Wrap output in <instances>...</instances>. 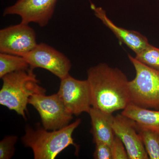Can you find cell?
<instances>
[{
    "instance_id": "ba28073f",
    "label": "cell",
    "mask_w": 159,
    "mask_h": 159,
    "mask_svg": "<svg viewBox=\"0 0 159 159\" xmlns=\"http://www.w3.org/2000/svg\"><path fill=\"white\" fill-rule=\"evenodd\" d=\"M34 29L21 22L0 30V52L24 57L37 45Z\"/></svg>"
},
{
    "instance_id": "d6986e66",
    "label": "cell",
    "mask_w": 159,
    "mask_h": 159,
    "mask_svg": "<svg viewBox=\"0 0 159 159\" xmlns=\"http://www.w3.org/2000/svg\"><path fill=\"white\" fill-rule=\"evenodd\" d=\"M93 153L95 159H112L111 145L102 142H97Z\"/></svg>"
},
{
    "instance_id": "ac0fdd59",
    "label": "cell",
    "mask_w": 159,
    "mask_h": 159,
    "mask_svg": "<svg viewBox=\"0 0 159 159\" xmlns=\"http://www.w3.org/2000/svg\"><path fill=\"white\" fill-rule=\"evenodd\" d=\"M112 159H129L128 153L124 144L116 135L111 145Z\"/></svg>"
},
{
    "instance_id": "e0dca14e",
    "label": "cell",
    "mask_w": 159,
    "mask_h": 159,
    "mask_svg": "<svg viewBox=\"0 0 159 159\" xmlns=\"http://www.w3.org/2000/svg\"><path fill=\"white\" fill-rule=\"evenodd\" d=\"M18 141L16 135L6 136L0 142V159H10L14 155Z\"/></svg>"
},
{
    "instance_id": "9a60e30c",
    "label": "cell",
    "mask_w": 159,
    "mask_h": 159,
    "mask_svg": "<svg viewBox=\"0 0 159 159\" xmlns=\"http://www.w3.org/2000/svg\"><path fill=\"white\" fill-rule=\"evenodd\" d=\"M137 125L149 158L159 159V131Z\"/></svg>"
},
{
    "instance_id": "9c48e42d",
    "label": "cell",
    "mask_w": 159,
    "mask_h": 159,
    "mask_svg": "<svg viewBox=\"0 0 159 159\" xmlns=\"http://www.w3.org/2000/svg\"><path fill=\"white\" fill-rule=\"evenodd\" d=\"M57 0H17L5 8L3 15H17L21 22L34 23L41 27L48 25L54 14Z\"/></svg>"
},
{
    "instance_id": "4fadbf2b",
    "label": "cell",
    "mask_w": 159,
    "mask_h": 159,
    "mask_svg": "<svg viewBox=\"0 0 159 159\" xmlns=\"http://www.w3.org/2000/svg\"><path fill=\"white\" fill-rule=\"evenodd\" d=\"M121 113L134 120L138 126L159 131V110L143 108L130 102Z\"/></svg>"
},
{
    "instance_id": "6da1fadb",
    "label": "cell",
    "mask_w": 159,
    "mask_h": 159,
    "mask_svg": "<svg viewBox=\"0 0 159 159\" xmlns=\"http://www.w3.org/2000/svg\"><path fill=\"white\" fill-rule=\"evenodd\" d=\"M87 79L90 87L92 107L113 114L130 103L129 81L120 69L100 63L88 70Z\"/></svg>"
},
{
    "instance_id": "30bf717a",
    "label": "cell",
    "mask_w": 159,
    "mask_h": 159,
    "mask_svg": "<svg viewBox=\"0 0 159 159\" xmlns=\"http://www.w3.org/2000/svg\"><path fill=\"white\" fill-rule=\"evenodd\" d=\"M112 125L115 135L124 144L129 159H149L136 122L121 113L114 117Z\"/></svg>"
},
{
    "instance_id": "7a4b0ae2",
    "label": "cell",
    "mask_w": 159,
    "mask_h": 159,
    "mask_svg": "<svg viewBox=\"0 0 159 159\" xmlns=\"http://www.w3.org/2000/svg\"><path fill=\"white\" fill-rule=\"evenodd\" d=\"M1 79L3 84L0 90V104L26 119L30 97L45 94L46 90L40 85L31 69L12 72Z\"/></svg>"
},
{
    "instance_id": "5b68a950",
    "label": "cell",
    "mask_w": 159,
    "mask_h": 159,
    "mask_svg": "<svg viewBox=\"0 0 159 159\" xmlns=\"http://www.w3.org/2000/svg\"><path fill=\"white\" fill-rule=\"evenodd\" d=\"M29 103L39 114L43 127L55 130L67 126L73 116L66 107L57 93L50 96L37 94L30 97Z\"/></svg>"
},
{
    "instance_id": "3957f363",
    "label": "cell",
    "mask_w": 159,
    "mask_h": 159,
    "mask_svg": "<svg viewBox=\"0 0 159 159\" xmlns=\"http://www.w3.org/2000/svg\"><path fill=\"white\" fill-rule=\"evenodd\" d=\"M81 122V119H78L67 126L55 130L28 126L22 142L26 147L31 148L34 159H54L70 145L77 148L73 134Z\"/></svg>"
},
{
    "instance_id": "277c9868",
    "label": "cell",
    "mask_w": 159,
    "mask_h": 159,
    "mask_svg": "<svg viewBox=\"0 0 159 159\" xmlns=\"http://www.w3.org/2000/svg\"><path fill=\"white\" fill-rule=\"evenodd\" d=\"M135 70V77L129 81L131 102L147 109L159 110V70L149 67L129 54Z\"/></svg>"
},
{
    "instance_id": "5bb4252c",
    "label": "cell",
    "mask_w": 159,
    "mask_h": 159,
    "mask_svg": "<svg viewBox=\"0 0 159 159\" xmlns=\"http://www.w3.org/2000/svg\"><path fill=\"white\" fill-rule=\"evenodd\" d=\"M29 69L30 66L25 57L0 53V78L12 72Z\"/></svg>"
},
{
    "instance_id": "2e32d148",
    "label": "cell",
    "mask_w": 159,
    "mask_h": 159,
    "mask_svg": "<svg viewBox=\"0 0 159 159\" xmlns=\"http://www.w3.org/2000/svg\"><path fill=\"white\" fill-rule=\"evenodd\" d=\"M143 64L159 70V48L149 45L136 54L134 57Z\"/></svg>"
},
{
    "instance_id": "7c38bea8",
    "label": "cell",
    "mask_w": 159,
    "mask_h": 159,
    "mask_svg": "<svg viewBox=\"0 0 159 159\" xmlns=\"http://www.w3.org/2000/svg\"><path fill=\"white\" fill-rule=\"evenodd\" d=\"M88 114L91 119V132L94 143L102 142L111 145L116 136L112 125L114 117L113 114L93 107Z\"/></svg>"
},
{
    "instance_id": "8fae6325",
    "label": "cell",
    "mask_w": 159,
    "mask_h": 159,
    "mask_svg": "<svg viewBox=\"0 0 159 159\" xmlns=\"http://www.w3.org/2000/svg\"><path fill=\"white\" fill-rule=\"evenodd\" d=\"M91 7L95 16L110 29L119 41L126 45L135 54L150 44L147 37L138 31L123 29L115 25L101 7H97L93 4H91Z\"/></svg>"
},
{
    "instance_id": "8992f818",
    "label": "cell",
    "mask_w": 159,
    "mask_h": 159,
    "mask_svg": "<svg viewBox=\"0 0 159 159\" xmlns=\"http://www.w3.org/2000/svg\"><path fill=\"white\" fill-rule=\"evenodd\" d=\"M57 93L73 115L88 113L92 107L90 87L87 79H77L69 74L61 80Z\"/></svg>"
},
{
    "instance_id": "52a82bcc",
    "label": "cell",
    "mask_w": 159,
    "mask_h": 159,
    "mask_svg": "<svg viewBox=\"0 0 159 159\" xmlns=\"http://www.w3.org/2000/svg\"><path fill=\"white\" fill-rule=\"evenodd\" d=\"M23 57L29 64L30 69H45L60 80L70 74L72 66L68 57L45 43L38 44Z\"/></svg>"
}]
</instances>
